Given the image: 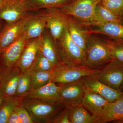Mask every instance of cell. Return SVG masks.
<instances>
[{"label":"cell","mask_w":123,"mask_h":123,"mask_svg":"<svg viewBox=\"0 0 123 123\" xmlns=\"http://www.w3.org/2000/svg\"><path fill=\"white\" fill-rule=\"evenodd\" d=\"M114 59L109 41L91 34L86 43L85 66L97 69Z\"/></svg>","instance_id":"cell-1"},{"label":"cell","mask_w":123,"mask_h":123,"mask_svg":"<svg viewBox=\"0 0 123 123\" xmlns=\"http://www.w3.org/2000/svg\"><path fill=\"white\" fill-rule=\"evenodd\" d=\"M22 105L29 112L34 123H52L64 107L59 103H52L24 98Z\"/></svg>","instance_id":"cell-2"},{"label":"cell","mask_w":123,"mask_h":123,"mask_svg":"<svg viewBox=\"0 0 123 123\" xmlns=\"http://www.w3.org/2000/svg\"><path fill=\"white\" fill-rule=\"evenodd\" d=\"M101 0H73L59 9L64 13L87 26L97 24L95 16L97 6Z\"/></svg>","instance_id":"cell-3"},{"label":"cell","mask_w":123,"mask_h":123,"mask_svg":"<svg viewBox=\"0 0 123 123\" xmlns=\"http://www.w3.org/2000/svg\"><path fill=\"white\" fill-rule=\"evenodd\" d=\"M55 43L62 64L66 65H85V53L73 41L68 27L61 38Z\"/></svg>","instance_id":"cell-4"},{"label":"cell","mask_w":123,"mask_h":123,"mask_svg":"<svg viewBox=\"0 0 123 123\" xmlns=\"http://www.w3.org/2000/svg\"><path fill=\"white\" fill-rule=\"evenodd\" d=\"M97 69L85 65H66L62 64L53 72L51 81L58 86L71 84L84 77L94 75Z\"/></svg>","instance_id":"cell-5"},{"label":"cell","mask_w":123,"mask_h":123,"mask_svg":"<svg viewBox=\"0 0 123 123\" xmlns=\"http://www.w3.org/2000/svg\"><path fill=\"white\" fill-rule=\"evenodd\" d=\"M93 76L108 86L119 90L123 80V63L114 59L97 69Z\"/></svg>","instance_id":"cell-6"},{"label":"cell","mask_w":123,"mask_h":123,"mask_svg":"<svg viewBox=\"0 0 123 123\" xmlns=\"http://www.w3.org/2000/svg\"><path fill=\"white\" fill-rule=\"evenodd\" d=\"M84 78L71 84L59 86L60 103L66 107L81 105L86 89Z\"/></svg>","instance_id":"cell-7"},{"label":"cell","mask_w":123,"mask_h":123,"mask_svg":"<svg viewBox=\"0 0 123 123\" xmlns=\"http://www.w3.org/2000/svg\"><path fill=\"white\" fill-rule=\"evenodd\" d=\"M28 10L25 0H3L0 9V19L8 24L16 22L26 17Z\"/></svg>","instance_id":"cell-8"},{"label":"cell","mask_w":123,"mask_h":123,"mask_svg":"<svg viewBox=\"0 0 123 123\" xmlns=\"http://www.w3.org/2000/svg\"><path fill=\"white\" fill-rule=\"evenodd\" d=\"M50 9L47 14L46 27L50 31L55 42L60 39L68 27V15L64 13L58 8Z\"/></svg>","instance_id":"cell-9"},{"label":"cell","mask_w":123,"mask_h":123,"mask_svg":"<svg viewBox=\"0 0 123 123\" xmlns=\"http://www.w3.org/2000/svg\"><path fill=\"white\" fill-rule=\"evenodd\" d=\"M21 73L17 64L10 68L5 66L0 78V94L5 97L15 96Z\"/></svg>","instance_id":"cell-10"},{"label":"cell","mask_w":123,"mask_h":123,"mask_svg":"<svg viewBox=\"0 0 123 123\" xmlns=\"http://www.w3.org/2000/svg\"><path fill=\"white\" fill-rule=\"evenodd\" d=\"M83 80L86 87L96 92L109 102L123 98V93L120 91L106 85L93 75L85 77Z\"/></svg>","instance_id":"cell-11"},{"label":"cell","mask_w":123,"mask_h":123,"mask_svg":"<svg viewBox=\"0 0 123 123\" xmlns=\"http://www.w3.org/2000/svg\"><path fill=\"white\" fill-rule=\"evenodd\" d=\"M27 40L24 33L7 48L1 51L0 61L7 68L13 67L17 64Z\"/></svg>","instance_id":"cell-12"},{"label":"cell","mask_w":123,"mask_h":123,"mask_svg":"<svg viewBox=\"0 0 123 123\" xmlns=\"http://www.w3.org/2000/svg\"><path fill=\"white\" fill-rule=\"evenodd\" d=\"M29 17L8 24L0 33V48L1 51L7 48L24 33L25 25Z\"/></svg>","instance_id":"cell-13"},{"label":"cell","mask_w":123,"mask_h":123,"mask_svg":"<svg viewBox=\"0 0 123 123\" xmlns=\"http://www.w3.org/2000/svg\"><path fill=\"white\" fill-rule=\"evenodd\" d=\"M42 35L38 37L28 40L17 65L22 72L29 71L39 51Z\"/></svg>","instance_id":"cell-14"},{"label":"cell","mask_w":123,"mask_h":123,"mask_svg":"<svg viewBox=\"0 0 123 123\" xmlns=\"http://www.w3.org/2000/svg\"><path fill=\"white\" fill-rule=\"evenodd\" d=\"M72 17L69 18L68 29L69 34L73 41L86 54V44L91 34L90 29Z\"/></svg>","instance_id":"cell-15"},{"label":"cell","mask_w":123,"mask_h":123,"mask_svg":"<svg viewBox=\"0 0 123 123\" xmlns=\"http://www.w3.org/2000/svg\"><path fill=\"white\" fill-rule=\"evenodd\" d=\"M111 121L123 123V98L108 103L98 115L96 123Z\"/></svg>","instance_id":"cell-16"},{"label":"cell","mask_w":123,"mask_h":123,"mask_svg":"<svg viewBox=\"0 0 123 123\" xmlns=\"http://www.w3.org/2000/svg\"><path fill=\"white\" fill-rule=\"evenodd\" d=\"M60 86L52 81L42 87L31 89L24 98H34L52 103H59Z\"/></svg>","instance_id":"cell-17"},{"label":"cell","mask_w":123,"mask_h":123,"mask_svg":"<svg viewBox=\"0 0 123 123\" xmlns=\"http://www.w3.org/2000/svg\"><path fill=\"white\" fill-rule=\"evenodd\" d=\"M47 13L29 16L25 25L24 34L27 40L43 35L47 24Z\"/></svg>","instance_id":"cell-18"},{"label":"cell","mask_w":123,"mask_h":123,"mask_svg":"<svg viewBox=\"0 0 123 123\" xmlns=\"http://www.w3.org/2000/svg\"><path fill=\"white\" fill-rule=\"evenodd\" d=\"M108 102L96 92L86 87L81 105L92 114L98 116L104 106Z\"/></svg>","instance_id":"cell-19"},{"label":"cell","mask_w":123,"mask_h":123,"mask_svg":"<svg viewBox=\"0 0 123 123\" xmlns=\"http://www.w3.org/2000/svg\"><path fill=\"white\" fill-rule=\"evenodd\" d=\"M90 29L91 34H99L108 36L117 42L123 43V25L119 23H106L95 26Z\"/></svg>","instance_id":"cell-20"},{"label":"cell","mask_w":123,"mask_h":123,"mask_svg":"<svg viewBox=\"0 0 123 123\" xmlns=\"http://www.w3.org/2000/svg\"><path fill=\"white\" fill-rule=\"evenodd\" d=\"M39 51L56 68L62 64L58 56L55 41L48 34L42 35Z\"/></svg>","instance_id":"cell-21"},{"label":"cell","mask_w":123,"mask_h":123,"mask_svg":"<svg viewBox=\"0 0 123 123\" xmlns=\"http://www.w3.org/2000/svg\"><path fill=\"white\" fill-rule=\"evenodd\" d=\"M67 107L69 112L70 123H96L98 116L90 114L82 105Z\"/></svg>","instance_id":"cell-22"},{"label":"cell","mask_w":123,"mask_h":123,"mask_svg":"<svg viewBox=\"0 0 123 123\" xmlns=\"http://www.w3.org/2000/svg\"><path fill=\"white\" fill-rule=\"evenodd\" d=\"M23 98L16 96L5 97L0 106V123H7L15 108L22 105Z\"/></svg>","instance_id":"cell-23"},{"label":"cell","mask_w":123,"mask_h":123,"mask_svg":"<svg viewBox=\"0 0 123 123\" xmlns=\"http://www.w3.org/2000/svg\"><path fill=\"white\" fill-rule=\"evenodd\" d=\"M73 0H25L29 10L60 8Z\"/></svg>","instance_id":"cell-24"},{"label":"cell","mask_w":123,"mask_h":123,"mask_svg":"<svg viewBox=\"0 0 123 123\" xmlns=\"http://www.w3.org/2000/svg\"><path fill=\"white\" fill-rule=\"evenodd\" d=\"M95 16L97 23L95 26L106 23L121 24L120 18L104 7L100 2L97 5L96 7Z\"/></svg>","instance_id":"cell-25"},{"label":"cell","mask_w":123,"mask_h":123,"mask_svg":"<svg viewBox=\"0 0 123 123\" xmlns=\"http://www.w3.org/2000/svg\"><path fill=\"white\" fill-rule=\"evenodd\" d=\"M31 82V89H34L42 87L51 81L53 71H38L29 70Z\"/></svg>","instance_id":"cell-26"},{"label":"cell","mask_w":123,"mask_h":123,"mask_svg":"<svg viewBox=\"0 0 123 123\" xmlns=\"http://www.w3.org/2000/svg\"><path fill=\"white\" fill-rule=\"evenodd\" d=\"M31 89V79L29 71L22 72L18 82L15 96L24 98Z\"/></svg>","instance_id":"cell-27"},{"label":"cell","mask_w":123,"mask_h":123,"mask_svg":"<svg viewBox=\"0 0 123 123\" xmlns=\"http://www.w3.org/2000/svg\"><path fill=\"white\" fill-rule=\"evenodd\" d=\"M56 67L39 51L34 61L29 70L53 71Z\"/></svg>","instance_id":"cell-28"},{"label":"cell","mask_w":123,"mask_h":123,"mask_svg":"<svg viewBox=\"0 0 123 123\" xmlns=\"http://www.w3.org/2000/svg\"><path fill=\"white\" fill-rule=\"evenodd\" d=\"M100 3L118 17L123 15V0H101Z\"/></svg>","instance_id":"cell-29"},{"label":"cell","mask_w":123,"mask_h":123,"mask_svg":"<svg viewBox=\"0 0 123 123\" xmlns=\"http://www.w3.org/2000/svg\"><path fill=\"white\" fill-rule=\"evenodd\" d=\"M109 42L113 58L123 63V43L110 41Z\"/></svg>","instance_id":"cell-30"},{"label":"cell","mask_w":123,"mask_h":123,"mask_svg":"<svg viewBox=\"0 0 123 123\" xmlns=\"http://www.w3.org/2000/svg\"><path fill=\"white\" fill-rule=\"evenodd\" d=\"M14 110L19 117L21 123H34L29 112L22 104L16 107Z\"/></svg>","instance_id":"cell-31"},{"label":"cell","mask_w":123,"mask_h":123,"mask_svg":"<svg viewBox=\"0 0 123 123\" xmlns=\"http://www.w3.org/2000/svg\"><path fill=\"white\" fill-rule=\"evenodd\" d=\"M52 123H70L68 108L65 106L55 117Z\"/></svg>","instance_id":"cell-32"},{"label":"cell","mask_w":123,"mask_h":123,"mask_svg":"<svg viewBox=\"0 0 123 123\" xmlns=\"http://www.w3.org/2000/svg\"><path fill=\"white\" fill-rule=\"evenodd\" d=\"M7 123H21L19 117L14 110L10 116Z\"/></svg>","instance_id":"cell-33"},{"label":"cell","mask_w":123,"mask_h":123,"mask_svg":"<svg viewBox=\"0 0 123 123\" xmlns=\"http://www.w3.org/2000/svg\"><path fill=\"white\" fill-rule=\"evenodd\" d=\"M4 68L5 66L1 63V62L0 61V78Z\"/></svg>","instance_id":"cell-34"},{"label":"cell","mask_w":123,"mask_h":123,"mask_svg":"<svg viewBox=\"0 0 123 123\" xmlns=\"http://www.w3.org/2000/svg\"><path fill=\"white\" fill-rule=\"evenodd\" d=\"M5 97L2 96L0 94V106L1 105V104L2 102V101L4 100V98Z\"/></svg>","instance_id":"cell-35"},{"label":"cell","mask_w":123,"mask_h":123,"mask_svg":"<svg viewBox=\"0 0 123 123\" xmlns=\"http://www.w3.org/2000/svg\"><path fill=\"white\" fill-rule=\"evenodd\" d=\"M119 90L123 93V82H122V84H121V86Z\"/></svg>","instance_id":"cell-36"},{"label":"cell","mask_w":123,"mask_h":123,"mask_svg":"<svg viewBox=\"0 0 123 123\" xmlns=\"http://www.w3.org/2000/svg\"><path fill=\"white\" fill-rule=\"evenodd\" d=\"M3 0H0V9L2 6V3H3Z\"/></svg>","instance_id":"cell-37"},{"label":"cell","mask_w":123,"mask_h":123,"mask_svg":"<svg viewBox=\"0 0 123 123\" xmlns=\"http://www.w3.org/2000/svg\"><path fill=\"white\" fill-rule=\"evenodd\" d=\"M1 27V24L0 22V30Z\"/></svg>","instance_id":"cell-38"},{"label":"cell","mask_w":123,"mask_h":123,"mask_svg":"<svg viewBox=\"0 0 123 123\" xmlns=\"http://www.w3.org/2000/svg\"><path fill=\"white\" fill-rule=\"evenodd\" d=\"M122 17H122V19H123V20H123V15H122Z\"/></svg>","instance_id":"cell-39"},{"label":"cell","mask_w":123,"mask_h":123,"mask_svg":"<svg viewBox=\"0 0 123 123\" xmlns=\"http://www.w3.org/2000/svg\"><path fill=\"white\" fill-rule=\"evenodd\" d=\"M1 52V50L0 48V54Z\"/></svg>","instance_id":"cell-40"}]
</instances>
